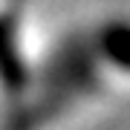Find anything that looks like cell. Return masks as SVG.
Returning a JSON list of instances; mask_svg holds the SVG:
<instances>
[{"label": "cell", "mask_w": 130, "mask_h": 130, "mask_svg": "<svg viewBox=\"0 0 130 130\" xmlns=\"http://www.w3.org/2000/svg\"><path fill=\"white\" fill-rule=\"evenodd\" d=\"M98 46L110 64L130 72V23H110L98 38Z\"/></svg>", "instance_id": "cell-1"}]
</instances>
